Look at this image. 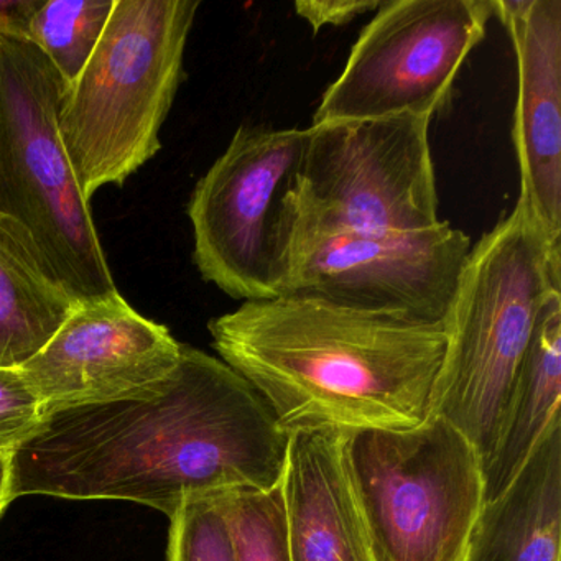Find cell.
I'll use <instances>...</instances> for the list:
<instances>
[{
	"instance_id": "5",
	"label": "cell",
	"mask_w": 561,
	"mask_h": 561,
	"mask_svg": "<svg viewBox=\"0 0 561 561\" xmlns=\"http://www.w3.org/2000/svg\"><path fill=\"white\" fill-rule=\"evenodd\" d=\"M64 81L31 42L0 35V211L24 226L75 301L117 290L58 129Z\"/></svg>"
},
{
	"instance_id": "23",
	"label": "cell",
	"mask_w": 561,
	"mask_h": 561,
	"mask_svg": "<svg viewBox=\"0 0 561 561\" xmlns=\"http://www.w3.org/2000/svg\"><path fill=\"white\" fill-rule=\"evenodd\" d=\"M14 489H12V466L0 471V517L5 508L14 501Z\"/></svg>"
},
{
	"instance_id": "6",
	"label": "cell",
	"mask_w": 561,
	"mask_h": 561,
	"mask_svg": "<svg viewBox=\"0 0 561 561\" xmlns=\"http://www.w3.org/2000/svg\"><path fill=\"white\" fill-rule=\"evenodd\" d=\"M346 453L377 561H466L485 479L455 425L432 413L415 428L351 432Z\"/></svg>"
},
{
	"instance_id": "2",
	"label": "cell",
	"mask_w": 561,
	"mask_h": 561,
	"mask_svg": "<svg viewBox=\"0 0 561 561\" xmlns=\"http://www.w3.org/2000/svg\"><path fill=\"white\" fill-rule=\"evenodd\" d=\"M213 347L268 403L282 428L407 430L432 415L443 323L307 295L244 301L208 323Z\"/></svg>"
},
{
	"instance_id": "4",
	"label": "cell",
	"mask_w": 561,
	"mask_h": 561,
	"mask_svg": "<svg viewBox=\"0 0 561 561\" xmlns=\"http://www.w3.org/2000/svg\"><path fill=\"white\" fill-rule=\"evenodd\" d=\"M199 5L116 0L93 55L64 91L58 129L88 203L104 186H123L162 149Z\"/></svg>"
},
{
	"instance_id": "15",
	"label": "cell",
	"mask_w": 561,
	"mask_h": 561,
	"mask_svg": "<svg viewBox=\"0 0 561 561\" xmlns=\"http://www.w3.org/2000/svg\"><path fill=\"white\" fill-rule=\"evenodd\" d=\"M561 291L541 307L508 399L504 425L485 466V502L507 489L545 433L561 422Z\"/></svg>"
},
{
	"instance_id": "10",
	"label": "cell",
	"mask_w": 561,
	"mask_h": 561,
	"mask_svg": "<svg viewBox=\"0 0 561 561\" xmlns=\"http://www.w3.org/2000/svg\"><path fill=\"white\" fill-rule=\"evenodd\" d=\"M307 129L241 126L188 203L193 261L203 280L234 300L277 297L282 198Z\"/></svg>"
},
{
	"instance_id": "19",
	"label": "cell",
	"mask_w": 561,
	"mask_h": 561,
	"mask_svg": "<svg viewBox=\"0 0 561 561\" xmlns=\"http://www.w3.org/2000/svg\"><path fill=\"white\" fill-rule=\"evenodd\" d=\"M167 561H234L228 525L211 499L186 502L170 517Z\"/></svg>"
},
{
	"instance_id": "1",
	"label": "cell",
	"mask_w": 561,
	"mask_h": 561,
	"mask_svg": "<svg viewBox=\"0 0 561 561\" xmlns=\"http://www.w3.org/2000/svg\"><path fill=\"white\" fill-rule=\"evenodd\" d=\"M290 433L219 357L182 344L147 399L55 410L12 456L21 495L130 501L172 517L183 504L284 481Z\"/></svg>"
},
{
	"instance_id": "3",
	"label": "cell",
	"mask_w": 561,
	"mask_h": 561,
	"mask_svg": "<svg viewBox=\"0 0 561 561\" xmlns=\"http://www.w3.org/2000/svg\"><path fill=\"white\" fill-rule=\"evenodd\" d=\"M561 291V251L518 196L511 215L466 259L445 317L448 346L432 413L448 420L489 465L508 399L547 298Z\"/></svg>"
},
{
	"instance_id": "11",
	"label": "cell",
	"mask_w": 561,
	"mask_h": 561,
	"mask_svg": "<svg viewBox=\"0 0 561 561\" xmlns=\"http://www.w3.org/2000/svg\"><path fill=\"white\" fill-rule=\"evenodd\" d=\"M182 343L119 290L75 301L57 333L24 366L48 412L147 399L179 366Z\"/></svg>"
},
{
	"instance_id": "14",
	"label": "cell",
	"mask_w": 561,
	"mask_h": 561,
	"mask_svg": "<svg viewBox=\"0 0 561 561\" xmlns=\"http://www.w3.org/2000/svg\"><path fill=\"white\" fill-rule=\"evenodd\" d=\"M561 422L502 494L485 502L466 561H560Z\"/></svg>"
},
{
	"instance_id": "16",
	"label": "cell",
	"mask_w": 561,
	"mask_h": 561,
	"mask_svg": "<svg viewBox=\"0 0 561 561\" xmlns=\"http://www.w3.org/2000/svg\"><path fill=\"white\" fill-rule=\"evenodd\" d=\"M73 305L24 226L0 211V369L44 350Z\"/></svg>"
},
{
	"instance_id": "21",
	"label": "cell",
	"mask_w": 561,
	"mask_h": 561,
	"mask_svg": "<svg viewBox=\"0 0 561 561\" xmlns=\"http://www.w3.org/2000/svg\"><path fill=\"white\" fill-rule=\"evenodd\" d=\"M382 4L383 0H300L295 4V14L318 34L327 25L341 27L360 15L376 12Z\"/></svg>"
},
{
	"instance_id": "13",
	"label": "cell",
	"mask_w": 561,
	"mask_h": 561,
	"mask_svg": "<svg viewBox=\"0 0 561 561\" xmlns=\"http://www.w3.org/2000/svg\"><path fill=\"white\" fill-rule=\"evenodd\" d=\"M337 428L290 433L284 495L291 561H377Z\"/></svg>"
},
{
	"instance_id": "8",
	"label": "cell",
	"mask_w": 561,
	"mask_h": 561,
	"mask_svg": "<svg viewBox=\"0 0 561 561\" xmlns=\"http://www.w3.org/2000/svg\"><path fill=\"white\" fill-rule=\"evenodd\" d=\"M472 241L442 221L419 232L321 228L280 211L275 285L341 307L443 323Z\"/></svg>"
},
{
	"instance_id": "9",
	"label": "cell",
	"mask_w": 561,
	"mask_h": 561,
	"mask_svg": "<svg viewBox=\"0 0 561 561\" xmlns=\"http://www.w3.org/2000/svg\"><path fill=\"white\" fill-rule=\"evenodd\" d=\"M492 18V0H387L324 91L313 124L435 116Z\"/></svg>"
},
{
	"instance_id": "7",
	"label": "cell",
	"mask_w": 561,
	"mask_h": 561,
	"mask_svg": "<svg viewBox=\"0 0 561 561\" xmlns=\"http://www.w3.org/2000/svg\"><path fill=\"white\" fill-rule=\"evenodd\" d=\"M433 117L311 124L282 215L321 228L419 232L439 225Z\"/></svg>"
},
{
	"instance_id": "22",
	"label": "cell",
	"mask_w": 561,
	"mask_h": 561,
	"mask_svg": "<svg viewBox=\"0 0 561 561\" xmlns=\"http://www.w3.org/2000/svg\"><path fill=\"white\" fill-rule=\"evenodd\" d=\"M42 0H0V35L25 38L32 15Z\"/></svg>"
},
{
	"instance_id": "12",
	"label": "cell",
	"mask_w": 561,
	"mask_h": 561,
	"mask_svg": "<svg viewBox=\"0 0 561 561\" xmlns=\"http://www.w3.org/2000/svg\"><path fill=\"white\" fill-rule=\"evenodd\" d=\"M517 64L514 139L520 198L561 251V0H492Z\"/></svg>"
},
{
	"instance_id": "18",
	"label": "cell",
	"mask_w": 561,
	"mask_h": 561,
	"mask_svg": "<svg viewBox=\"0 0 561 561\" xmlns=\"http://www.w3.org/2000/svg\"><path fill=\"white\" fill-rule=\"evenodd\" d=\"M228 525L234 561H291L284 484L211 497Z\"/></svg>"
},
{
	"instance_id": "20",
	"label": "cell",
	"mask_w": 561,
	"mask_h": 561,
	"mask_svg": "<svg viewBox=\"0 0 561 561\" xmlns=\"http://www.w3.org/2000/svg\"><path fill=\"white\" fill-rule=\"evenodd\" d=\"M47 409L19 369H0V453L15 455L44 425Z\"/></svg>"
},
{
	"instance_id": "24",
	"label": "cell",
	"mask_w": 561,
	"mask_h": 561,
	"mask_svg": "<svg viewBox=\"0 0 561 561\" xmlns=\"http://www.w3.org/2000/svg\"><path fill=\"white\" fill-rule=\"evenodd\" d=\"M12 456L14 455H2V453H0V471H2V469L11 468Z\"/></svg>"
},
{
	"instance_id": "17",
	"label": "cell",
	"mask_w": 561,
	"mask_h": 561,
	"mask_svg": "<svg viewBox=\"0 0 561 561\" xmlns=\"http://www.w3.org/2000/svg\"><path fill=\"white\" fill-rule=\"evenodd\" d=\"M116 0H42L25 41L42 51L64 81L77 80L106 28Z\"/></svg>"
}]
</instances>
